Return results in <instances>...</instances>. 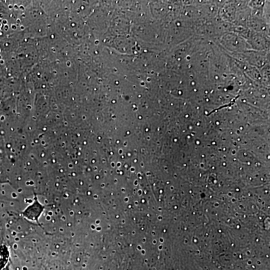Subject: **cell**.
<instances>
[{
	"label": "cell",
	"mask_w": 270,
	"mask_h": 270,
	"mask_svg": "<svg viewBox=\"0 0 270 270\" xmlns=\"http://www.w3.org/2000/svg\"><path fill=\"white\" fill-rule=\"evenodd\" d=\"M44 207L36 200L24 211V216L28 220H37L42 213Z\"/></svg>",
	"instance_id": "1"
},
{
	"label": "cell",
	"mask_w": 270,
	"mask_h": 270,
	"mask_svg": "<svg viewBox=\"0 0 270 270\" xmlns=\"http://www.w3.org/2000/svg\"><path fill=\"white\" fill-rule=\"evenodd\" d=\"M9 258V252L5 246H0V270L6 265Z\"/></svg>",
	"instance_id": "2"
}]
</instances>
